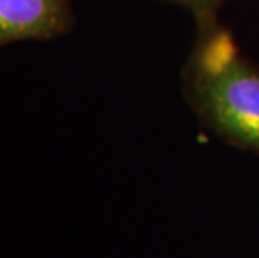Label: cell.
<instances>
[{"label": "cell", "mask_w": 259, "mask_h": 258, "mask_svg": "<svg viewBox=\"0 0 259 258\" xmlns=\"http://www.w3.org/2000/svg\"><path fill=\"white\" fill-rule=\"evenodd\" d=\"M170 2L183 5L191 14H194L202 29H206L214 25V17L224 0H170Z\"/></svg>", "instance_id": "obj_3"}, {"label": "cell", "mask_w": 259, "mask_h": 258, "mask_svg": "<svg viewBox=\"0 0 259 258\" xmlns=\"http://www.w3.org/2000/svg\"><path fill=\"white\" fill-rule=\"evenodd\" d=\"M72 27V0H0V49L24 41L56 39Z\"/></svg>", "instance_id": "obj_2"}, {"label": "cell", "mask_w": 259, "mask_h": 258, "mask_svg": "<svg viewBox=\"0 0 259 258\" xmlns=\"http://www.w3.org/2000/svg\"><path fill=\"white\" fill-rule=\"evenodd\" d=\"M202 30L186 74L192 101L219 133L259 153V69L226 32Z\"/></svg>", "instance_id": "obj_1"}]
</instances>
